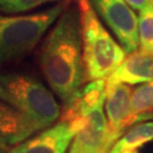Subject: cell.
I'll use <instances>...</instances> for the list:
<instances>
[{
  "label": "cell",
  "instance_id": "cell-1",
  "mask_svg": "<svg viewBox=\"0 0 153 153\" xmlns=\"http://www.w3.org/2000/svg\"><path fill=\"white\" fill-rule=\"evenodd\" d=\"M40 66L51 90L67 105L84 82L81 11L73 2L56 21L40 49Z\"/></svg>",
  "mask_w": 153,
  "mask_h": 153
},
{
  "label": "cell",
  "instance_id": "cell-2",
  "mask_svg": "<svg viewBox=\"0 0 153 153\" xmlns=\"http://www.w3.org/2000/svg\"><path fill=\"white\" fill-rule=\"evenodd\" d=\"M71 2L59 1L50 8L27 15L0 13V67L28 55Z\"/></svg>",
  "mask_w": 153,
  "mask_h": 153
},
{
  "label": "cell",
  "instance_id": "cell-3",
  "mask_svg": "<svg viewBox=\"0 0 153 153\" xmlns=\"http://www.w3.org/2000/svg\"><path fill=\"white\" fill-rule=\"evenodd\" d=\"M81 11L84 81L105 79L126 58L119 42L103 26L90 0H76Z\"/></svg>",
  "mask_w": 153,
  "mask_h": 153
},
{
  "label": "cell",
  "instance_id": "cell-4",
  "mask_svg": "<svg viewBox=\"0 0 153 153\" xmlns=\"http://www.w3.org/2000/svg\"><path fill=\"white\" fill-rule=\"evenodd\" d=\"M0 83L11 101V105L23 112L40 129L52 125L60 116V105L53 94L36 78L25 74L0 75Z\"/></svg>",
  "mask_w": 153,
  "mask_h": 153
},
{
  "label": "cell",
  "instance_id": "cell-5",
  "mask_svg": "<svg viewBox=\"0 0 153 153\" xmlns=\"http://www.w3.org/2000/svg\"><path fill=\"white\" fill-rule=\"evenodd\" d=\"M90 2L126 52L136 51L140 47L138 16L126 0H90Z\"/></svg>",
  "mask_w": 153,
  "mask_h": 153
},
{
  "label": "cell",
  "instance_id": "cell-6",
  "mask_svg": "<svg viewBox=\"0 0 153 153\" xmlns=\"http://www.w3.org/2000/svg\"><path fill=\"white\" fill-rule=\"evenodd\" d=\"M131 85L116 84L107 86L105 116L109 125L110 138L114 144L129 127L153 118V112L134 114L131 110Z\"/></svg>",
  "mask_w": 153,
  "mask_h": 153
},
{
  "label": "cell",
  "instance_id": "cell-7",
  "mask_svg": "<svg viewBox=\"0 0 153 153\" xmlns=\"http://www.w3.org/2000/svg\"><path fill=\"white\" fill-rule=\"evenodd\" d=\"M114 146L103 107L84 117L82 128L75 134L69 153H108Z\"/></svg>",
  "mask_w": 153,
  "mask_h": 153
},
{
  "label": "cell",
  "instance_id": "cell-8",
  "mask_svg": "<svg viewBox=\"0 0 153 153\" xmlns=\"http://www.w3.org/2000/svg\"><path fill=\"white\" fill-rule=\"evenodd\" d=\"M75 134L68 121L61 120L32 138L19 143L8 153H66Z\"/></svg>",
  "mask_w": 153,
  "mask_h": 153
},
{
  "label": "cell",
  "instance_id": "cell-9",
  "mask_svg": "<svg viewBox=\"0 0 153 153\" xmlns=\"http://www.w3.org/2000/svg\"><path fill=\"white\" fill-rule=\"evenodd\" d=\"M153 81V53L137 49L126 57L108 78L107 86L116 84L137 85Z\"/></svg>",
  "mask_w": 153,
  "mask_h": 153
},
{
  "label": "cell",
  "instance_id": "cell-10",
  "mask_svg": "<svg viewBox=\"0 0 153 153\" xmlns=\"http://www.w3.org/2000/svg\"><path fill=\"white\" fill-rule=\"evenodd\" d=\"M107 99L105 79H95L78 90L69 103L64 107L61 120L71 121L84 118L98 108L103 107Z\"/></svg>",
  "mask_w": 153,
  "mask_h": 153
},
{
  "label": "cell",
  "instance_id": "cell-11",
  "mask_svg": "<svg viewBox=\"0 0 153 153\" xmlns=\"http://www.w3.org/2000/svg\"><path fill=\"white\" fill-rule=\"evenodd\" d=\"M39 128L30 118L0 99V135L8 145L19 144Z\"/></svg>",
  "mask_w": 153,
  "mask_h": 153
},
{
  "label": "cell",
  "instance_id": "cell-12",
  "mask_svg": "<svg viewBox=\"0 0 153 153\" xmlns=\"http://www.w3.org/2000/svg\"><path fill=\"white\" fill-rule=\"evenodd\" d=\"M153 141V121L146 120L131 126L128 131L114 144L108 153H124L142 148Z\"/></svg>",
  "mask_w": 153,
  "mask_h": 153
},
{
  "label": "cell",
  "instance_id": "cell-13",
  "mask_svg": "<svg viewBox=\"0 0 153 153\" xmlns=\"http://www.w3.org/2000/svg\"><path fill=\"white\" fill-rule=\"evenodd\" d=\"M138 40L141 49L153 53V2L138 11Z\"/></svg>",
  "mask_w": 153,
  "mask_h": 153
},
{
  "label": "cell",
  "instance_id": "cell-14",
  "mask_svg": "<svg viewBox=\"0 0 153 153\" xmlns=\"http://www.w3.org/2000/svg\"><path fill=\"white\" fill-rule=\"evenodd\" d=\"M131 104L134 114L153 112V81L140 84L131 91Z\"/></svg>",
  "mask_w": 153,
  "mask_h": 153
},
{
  "label": "cell",
  "instance_id": "cell-15",
  "mask_svg": "<svg viewBox=\"0 0 153 153\" xmlns=\"http://www.w3.org/2000/svg\"><path fill=\"white\" fill-rule=\"evenodd\" d=\"M59 1L64 0H0V13L21 14L35 9L40 6Z\"/></svg>",
  "mask_w": 153,
  "mask_h": 153
},
{
  "label": "cell",
  "instance_id": "cell-16",
  "mask_svg": "<svg viewBox=\"0 0 153 153\" xmlns=\"http://www.w3.org/2000/svg\"><path fill=\"white\" fill-rule=\"evenodd\" d=\"M126 2L131 6L134 10L141 11L151 2H153V0H126Z\"/></svg>",
  "mask_w": 153,
  "mask_h": 153
},
{
  "label": "cell",
  "instance_id": "cell-17",
  "mask_svg": "<svg viewBox=\"0 0 153 153\" xmlns=\"http://www.w3.org/2000/svg\"><path fill=\"white\" fill-rule=\"evenodd\" d=\"M0 99L4 100V101H6V102H8L9 104H11L10 98H9V95H8L7 91L4 88V86L1 85V83H0Z\"/></svg>",
  "mask_w": 153,
  "mask_h": 153
},
{
  "label": "cell",
  "instance_id": "cell-18",
  "mask_svg": "<svg viewBox=\"0 0 153 153\" xmlns=\"http://www.w3.org/2000/svg\"><path fill=\"white\" fill-rule=\"evenodd\" d=\"M7 146H8L7 142L0 135V151H7Z\"/></svg>",
  "mask_w": 153,
  "mask_h": 153
},
{
  "label": "cell",
  "instance_id": "cell-19",
  "mask_svg": "<svg viewBox=\"0 0 153 153\" xmlns=\"http://www.w3.org/2000/svg\"><path fill=\"white\" fill-rule=\"evenodd\" d=\"M124 153H138V152H137V150H134V151H126Z\"/></svg>",
  "mask_w": 153,
  "mask_h": 153
},
{
  "label": "cell",
  "instance_id": "cell-20",
  "mask_svg": "<svg viewBox=\"0 0 153 153\" xmlns=\"http://www.w3.org/2000/svg\"><path fill=\"white\" fill-rule=\"evenodd\" d=\"M0 153H6V151H0Z\"/></svg>",
  "mask_w": 153,
  "mask_h": 153
}]
</instances>
